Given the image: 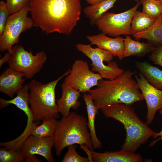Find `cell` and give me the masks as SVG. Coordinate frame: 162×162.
Here are the masks:
<instances>
[{
    "instance_id": "cell-1",
    "label": "cell",
    "mask_w": 162,
    "mask_h": 162,
    "mask_svg": "<svg viewBox=\"0 0 162 162\" xmlns=\"http://www.w3.org/2000/svg\"><path fill=\"white\" fill-rule=\"evenodd\" d=\"M29 11L34 27L69 35L80 19L81 6L80 0H32Z\"/></svg>"
},
{
    "instance_id": "cell-2",
    "label": "cell",
    "mask_w": 162,
    "mask_h": 162,
    "mask_svg": "<svg viewBox=\"0 0 162 162\" xmlns=\"http://www.w3.org/2000/svg\"><path fill=\"white\" fill-rule=\"evenodd\" d=\"M137 72L128 70L113 80H100L97 87L88 92L97 110L115 104L131 106L144 100L133 77Z\"/></svg>"
},
{
    "instance_id": "cell-3",
    "label": "cell",
    "mask_w": 162,
    "mask_h": 162,
    "mask_svg": "<svg viewBox=\"0 0 162 162\" xmlns=\"http://www.w3.org/2000/svg\"><path fill=\"white\" fill-rule=\"evenodd\" d=\"M101 110L105 117L113 118L124 126L126 136L121 150L135 153L155 132L140 119L131 106L115 104Z\"/></svg>"
},
{
    "instance_id": "cell-4",
    "label": "cell",
    "mask_w": 162,
    "mask_h": 162,
    "mask_svg": "<svg viewBox=\"0 0 162 162\" xmlns=\"http://www.w3.org/2000/svg\"><path fill=\"white\" fill-rule=\"evenodd\" d=\"M88 129L87 118L75 112L57 121L53 136L56 155L60 156L66 147L74 144L85 145L93 151Z\"/></svg>"
},
{
    "instance_id": "cell-5",
    "label": "cell",
    "mask_w": 162,
    "mask_h": 162,
    "mask_svg": "<svg viewBox=\"0 0 162 162\" xmlns=\"http://www.w3.org/2000/svg\"><path fill=\"white\" fill-rule=\"evenodd\" d=\"M69 69L57 79L43 84L32 80L27 84L29 90V103L34 122L59 117L55 88L59 81L70 73Z\"/></svg>"
},
{
    "instance_id": "cell-6",
    "label": "cell",
    "mask_w": 162,
    "mask_h": 162,
    "mask_svg": "<svg viewBox=\"0 0 162 162\" xmlns=\"http://www.w3.org/2000/svg\"><path fill=\"white\" fill-rule=\"evenodd\" d=\"M29 11V5L9 16L4 31L0 35V51L7 50L11 54L13 46L19 43L21 33L34 27L32 17L27 16Z\"/></svg>"
},
{
    "instance_id": "cell-7",
    "label": "cell",
    "mask_w": 162,
    "mask_h": 162,
    "mask_svg": "<svg viewBox=\"0 0 162 162\" xmlns=\"http://www.w3.org/2000/svg\"><path fill=\"white\" fill-rule=\"evenodd\" d=\"M90 44H77V49L89 58L93 71L98 72L102 78L112 80L124 71L115 61H112L113 56L110 52L98 47L93 48Z\"/></svg>"
},
{
    "instance_id": "cell-8",
    "label": "cell",
    "mask_w": 162,
    "mask_h": 162,
    "mask_svg": "<svg viewBox=\"0 0 162 162\" xmlns=\"http://www.w3.org/2000/svg\"><path fill=\"white\" fill-rule=\"evenodd\" d=\"M46 60V55L44 51L33 55L31 51L28 52L22 45L16 44L12 47L8 63L9 67L23 73L26 79H30L40 71Z\"/></svg>"
},
{
    "instance_id": "cell-9",
    "label": "cell",
    "mask_w": 162,
    "mask_h": 162,
    "mask_svg": "<svg viewBox=\"0 0 162 162\" xmlns=\"http://www.w3.org/2000/svg\"><path fill=\"white\" fill-rule=\"evenodd\" d=\"M140 4L139 2L130 9L118 14L106 12L95 21L94 25L102 33L111 37L132 35L131 20Z\"/></svg>"
},
{
    "instance_id": "cell-10",
    "label": "cell",
    "mask_w": 162,
    "mask_h": 162,
    "mask_svg": "<svg viewBox=\"0 0 162 162\" xmlns=\"http://www.w3.org/2000/svg\"><path fill=\"white\" fill-rule=\"evenodd\" d=\"M102 79L99 73L90 70L86 61L78 59L74 62L64 82L84 93L88 92L92 87L97 86L98 81Z\"/></svg>"
},
{
    "instance_id": "cell-11",
    "label": "cell",
    "mask_w": 162,
    "mask_h": 162,
    "mask_svg": "<svg viewBox=\"0 0 162 162\" xmlns=\"http://www.w3.org/2000/svg\"><path fill=\"white\" fill-rule=\"evenodd\" d=\"M134 77L146 103V123L148 125L154 120L157 111L162 109V90L151 85L140 72L135 75Z\"/></svg>"
},
{
    "instance_id": "cell-12",
    "label": "cell",
    "mask_w": 162,
    "mask_h": 162,
    "mask_svg": "<svg viewBox=\"0 0 162 162\" xmlns=\"http://www.w3.org/2000/svg\"><path fill=\"white\" fill-rule=\"evenodd\" d=\"M54 145L53 137H40L30 135L20 150L25 159L38 154L43 157L49 162H54L55 160L52 153Z\"/></svg>"
},
{
    "instance_id": "cell-13",
    "label": "cell",
    "mask_w": 162,
    "mask_h": 162,
    "mask_svg": "<svg viewBox=\"0 0 162 162\" xmlns=\"http://www.w3.org/2000/svg\"><path fill=\"white\" fill-rule=\"evenodd\" d=\"M11 104L22 111L27 117V123L25 130L19 136L9 141V144L13 149L16 150L21 149L25 141L31 135L32 130L40 122H34L32 113L29 106L28 96L25 93L17 94L12 99Z\"/></svg>"
},
{
    "instance_id": "cell-14",
    "label": "cell",
    "mask_w": 162,
    "mask_h": 162,
    "mask_svg": "<svg viewBox=\"0 0 162 162\" xmlns=\"http://www.w3.org/2000/svg\"><path fill=\"white\" fill-rule=\"evenodd\" d=\"M86 38L91 44L111 53L114 57L121 60L124 58V39L120 36L114 38L107 36L102 33L94 35H87Z\"/></svg>"
},
{
    "instance_id": "cell-15",
    "label": "cell",
    "mask_w": 162,
    "mask_h": 162,
    "mask_svg": "<svg viewBox=\"0 0 162 162\" xmlns=\"http://www.w3.org/2000/svg\"><path fill=\"white\" fill-rule=\"evenodd\" d=\"M23 73L14 70L9 67L0 76V91L13 98L16 92L23 86L25 79Z\"/></svg>"
},
{
    "instance_id": "cell-16",
    "label": "cell",
    "mask_w": 162,
    "mask_h": 162,
    "mask_svg": "<svg viewBox=\"0 0 162 162\" xmlns=\"http://www.w3.org/2000/svg\"><path fill=\"white\" fill-rule=\"evenodd\" d=\"M62 95L60 98L56 100L59 113L63 117L68 116L71 108L78 109L81 105L78 99L81 96L80 92L68 85L64 82L61 86Z\"/></svg>"
},
{
    "instance_id": "cell-17",
    "label": "cell",
    "mask_w": 162,
    "mask_h": 162,
    "mask_svg": "<svg viewBox=\"0 0 162 162\" xmlns=\"http://www.w3.org/2000/svg\"><path fill=\"white\" fill-rule=\"evenodd\" d=\"M91 156L94 162H141L143 160L139 154L122 150L103 153L92 151Z\"/></svg>"
},
{
    "instance_id": "cell-18",
    "label": "cell",
    "mask_w": 162,
    "mask_h": 162,
    "mask_svg": "<svg viewBox=\"0 0 162 162\" xmlns=\"http://www.w3.org/2000/svg\"><path fill=\"white\" fill-rule=\"evenodd\" d=\"M83 100L86 105L88 117L87 126L92 141L93 148L97 149L102 146V143L98 138L96 134L95 121L98 110L96 107L93 100L89 94L84 93Z\"/></svg>"
},
{
    "instance_id": "cell-19",
    "label": "cell",
    "mask_w": 162,
    "mask_h": 162,
    "mask_svg": "<svg viewBox=\"0 0 162 162\" xmlns=\"http://www.w3.org/2000/svg\"><path fill=\"white\" fill-rule=\"evenodd\" d=\"M124 58L132 56L143 57L153 52L156 48L149 42L145 43L134 40L129 35L126 36L124 39Z\"/></svg>"
},
{
    "instance_id": "cell-20",
    "label": "cell",
    "mask_w": 162,
    "mask_h": 162,
    "mask_svg": "<svg viewBox=\"0 0 162 162\" xmlns=\"http://www.w3.org/2000/svg\"><path fill=\"white\" fill-rule=\"evenodd\" d=\"M134 63L139 72L151 85L162 90V70L147 61H136Z\"/></svg>"
},
{
    "instance_id": "cell-21",
    "label": "cell",
    "mask_w": 162,
    "mask_h": 162,
    "mask_svg": "<svg viewBox=\"0 0 162 162\" xmlns=\"http://www.w3.org/2000/svg\"><path fill=\"white\" fill-rule=\"evenodd\" d=\"M136 39L143 38L157 47L162 45V14L148 29L133 34Z\"/></svg>"
},
{
    "instance_id": "cell-22",
    "label": "cell",
    "mask_w": 162,
    "mask_h": 162,
    "mask_svg": "<svg viewBox=\"0 0 162 162\" xmlns=\"http://www.w3.org/2000/svg\"><path fill=\"white\" fill-rule=\"evenodd\" d=\"M117 0H103L86 7L83 12L91 25L109 9L112 8Z\"/></svg>"
},
{
    "instance_id": "cell-23",
    "label": "cell",
    "mask_w": 162,
    "mask_h": 162,
    "mask_svg": "<svg viewBox=\"0 0 162 162\" xmlns=\"http://www.w3.org/2000/svg\"><path fill=\"white\" fill-rule=\"evenodd\" d=\"M157 19L137 10L131 19V28L132 35L143 31L151 26Z\"/></svg>"
},
{
    "instance_id": "cell-24",
    "label": "cell",
    "mask_w": 162,
    "mask_h": 162,
    "mask_svg": "<svg viewBox=\"0 0 162 162\" xmlns=\"http://www.w3.org/2000/svg\"><path fill=\"white\" fill-rule=\"evenodd\" d=\"M57 121L54 118H49L43 121L41 124L36 126L32 130L31 135L40 137H53Z\"/></svg>"
},
{
    "instance_id": "cell-25",
    "label": "cell",
    "mask_w": 162,
    "mask_h": 162,
    "mask_svg": "<svg viewBox=\"0 0 162 162\" xmlns=\"http://www.w3.org/2000/svg\"><path fill=\"white\" fill-rule=\"evenodd\" d=\"M142 12L157 19L162 14V2L156 0H141Z\"/></svg>"
},
{
    "instance_id": "cell-26",
    "label": "cell",
    "mask_w": 162,
    "mask_h": 162,
    "mask_svg": "<svg viewBox=\"0 0 162 162\" xmlns=\"http://www.w3.org/2000/svg\"><path fill=\"white\" fill-rule=\"evenodd\" d=\"M25 158L20 151L8 149L4 148L0 149V162H20Z\"/></svg>"
},
{
    "instance_id": "cell-27",
    "label": "cell",
    "mask_w": 162,
    "mask_h": 162,
    "mask_svg": "<svg viewBox=\"0 0 162 162\" xmlns=\"http://www.w3.org/2000/svg\"><path fill=\"white\" fill-rule=\"evenodd\" d=\"M76 144L68 146V151L64 156L62 162H90L88 157H85L80 155L76 151Z\"/></svg>"
},
{
    "instance_id": "cell-28",
    "label": "cell",
    "mask_w": 162,
    "mask_h": 162,
    "mask_svg": "<svg viewBox=\"0 0 162 162\" xmlns=\"http://www.w3.org/2000/svg\"><path fill=\"white\" fill-rule=\"evenodd\" d=\"M10 15L14 14L29 5L32 0H5Z\"/></svg>"
},
{
    "instance_id": "cell-29",
    "label": "cell",
    "mask_w": 162,
    "mask_h": 162,
    "mask_svg": "<svg viewBox=\"0 0 162 162\" xmlns=\"http://www.w3.org/2000/svg\"><path fill=\"white\" fill-rule=\"evenodd\" d=\"M10 15L6 2H0V35L2 33L8 18Z\"/></svg>"
},
{
    "instance_id": "cell-30",
    "label": "cell",
    "mask_w": 162,
    "mask_h": 162,
    "mask_svg": "<svg viewBox=\"0 0 162 162\" xmlns=\"http://www.w3.org/2000/svg\"><path fill=\"white\" fill-rule=\"evenodd\" d=\"M149 60L162 67V45L156 47L149 56Z\"/></svg>"
},
{
    "instance_id": "cell-31",
    "label": "cell",
    "mask_w": 162,
    "mask_h": 162,
    "mask_svg": "<svg viewBox=\"0 0 162 162\" xmlns=\"http://www.w3.org/2000/svg\"><path fill=\"white\" fill-rule=\"evenodd\" d=\"M159 112L162 115V109L159 110ZM152 136L154 139H156L158 137H159L151 142L149 144V147L153 146L158 141L162 140V129L159 132L157 133L155 132Z\"/></svg>"
},
{
    "instance_id": "cell-32",
    "label": "cell",
    "mask_w": 162,
    "mask_h": 162,
    "mask_svg": "<svg viewBox=\"0 0 162 162\" xmlns=\"http://www.w3.org/2000/svg\"><path fill=\"white\" fill-rule=\"evenodd\" d=\"M11 54L8 52L6 53L4 56L0 60V67L5 62H8L10 59Z\"/></svg>"
},
{
    "instance_id": "cell-33",
    "label": "cell",
    "mask_w": 162,
    "mask_h": 162,
    "mask_svg": "<svg viewBox=\"0 0 162 162\" xmlns=\"http://www.w3.org/2000/svg\"><path fill=\"white\" fill-rule=\"evenodd\" d=\"M24 160L26 162H40L42 161L39 160L37 157L34 155L30 157L26 158Z\"/></svg>"
},
{
    "instance_id": "cell-34",
    "label": "cell",
    "mask_w": 162,
    "mask_h": 162,
    "mask_svg": "<svg viewBox=\"0 0 162 162\" xmlns=\"http://www.w3.org/2000/svg\"><path fill=\"white\" fill-rule=\"evenodd\" d=\"M103 0H86L87 2L89 4H92L98 2Z\"/></svg>"
},
{
    "instance_id": "cell-35",
    "label": "cell",
    "mask_w": 162,
    "mask_h": 162,
    "mask_svg": "<svg viewBox=\"0 0 162 162\" xmlns=\"http://www.w3.org/2000/svg\"><path fill=\"white\" fill-rule=\"evenodd\" d=\"M135 1L137 2H139V0H135Z\"/></svg>"
},
{
    "instance_id": "cell-36",
    "label": "cell",
    "mask_w": 162,
    "mask_h": 162,
    "mask_svg": "<svg viewBox=\"0 0 162 162\" xmlns=\"http://www.w3.org/2000/svg\"><path fill=\"white\" fill-rule=\"evenodd\" d=\"M158 0V1H160L161 2H162V0Z\"/></svg>"
}]
</instances>
